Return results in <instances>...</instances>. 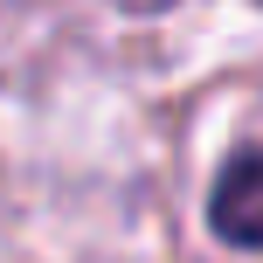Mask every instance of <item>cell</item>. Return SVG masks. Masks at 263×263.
Returning a JSON list of instances; mask_svg holds the SVG:
<instances>
[{"label":"cell","instance_id":"cell-1","mask_svg":"<svg viewBox=\"0 0 263 263\" xmlns=\"http://www.w3.org/2000/svg\"><path fill=\"white\" fill-rule=\"evenodd\" d=\"M208 222L236 250H263V153H236L208 194Z\"/></svg>","mask_w":263,"mask_h":263}]
</instances>
